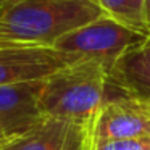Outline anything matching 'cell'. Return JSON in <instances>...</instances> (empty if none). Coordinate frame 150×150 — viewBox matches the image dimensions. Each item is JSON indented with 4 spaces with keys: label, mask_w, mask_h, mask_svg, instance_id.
<instances>
[{
    "label": "cell",
    "mask_w": 150,
    "mask_h": 150,
    "mask_svg": "<svg viewBox=\"0 0 150 150\" xmlns=\"http://www.w3.org/2000/svg\"><path fill=\"white\" fill-rule=\"evenodd\" d=\"M102 15L97 0H13L0 13V42L53 47Z\"/></svg>",
    "instance_id": "1"
},
{
    "label": "cell",
    "mask_w": 150,
    "mask_h": 150,
    "mask_svg": "<svg viewBox=\"0 0 150 150\" xmlns=\"http://www.w3.org/2000/svg\"><path fill=\"white\" fill-rule=\"evenodd\" d=\"M110 66L100 60L79 58L63 65L40 84L39 108L44 116L84 121L107 102Z\"/></svg>",
    "instance_id": "2"
},
{
    "label": "cell",
    "mask_w": 150,
    "mask_h": 150,
    "mask_svg": "<svg viewBox=\"0 0 150 150\" xmlns=\"http://www.w3.org/2000/svg\"><path fill=\"white\" fill-rule=\"evenodd\" d=\"M147 37L149 36L118 23L107 15H102L92 23L58 39L53 49L74 60H100L111 68L121 55L144 42Z\"/></svg>",
    "instance_id": "3"
},
{
    "label": "cell",
    "mask_w": 150,
    "mask_h": 150,
    "mask_svg": "<svg viewBox=\"0 0 150 150\" xmlns=\"http://www.w3.org/2000/svg\"><path fill=\"white\" fill-rule=\"evenodd\" d=\"M74 58L53 47L7 45L0 47V86L42 81Z\"/></svg>",
    "instance_id": "4"
},
{
    "label": "cell",
    "mask_w": 150,
    "mask_h": 150,
    "mask_svg": "<svg viewBox=\"0 0 150 150\" xmlns=\"http://www.w3.org/2000/svg\"><path fill=\"white\" fill-rule=\"evenodd\" d=\"M150 136V102L120 95L107 98L97 113V140Z\"/></svg>",
    "instance_id": "5"
},
{
    "label": "cell",
    "mask_w": 150,
    "mask_h": 150,
    "mask_svg": "<svg viewBox=\"0 0 150 150\" xmlns=\"http://www.w3.org/2000/svg\"><path fill=\"white\" fill-rule=\"evenodd\" d=\"M42 81L0 86V136L21 134L44 118L39 108Z\"/></svg>",
    "instance_id": "6"
},
{
    "label": "cell",
    "mask_w": 150,
    "mask_h": 150,
    "mask_svg": "<svg viewBox=\"0 0 150 150\" xmlns=\"http://www.w3.org/2000/svg\"><path fill=\"white\" fill-rule=\"evenodd\" d=\"M108 86L121 95L150 102V36L111 65Z\"/></svg>",
    "instance_id": "7"
},
{
    "label": "cell",
    "mask_w": 150,
    "mask_h": 150,
    "mask_svg": "<svg viewBox=\"0 0 150 150\" xmlns=\"http://www.w3.org/2000/svg\"><path fill=\"white\" fill-rule=\"evenodd\" d=\"M82 121L44 116L33 127L13 136L15 150H73Z\"/></svg>",
    "instance_id": "8"
},
{
    "label": "cell",
    "mask_w": 150,
    "mask_h": 150,
    "mask_svg": "<svg viewBox=\"0 0 150 150\" xmlns=\"http://www.w3.org/2000/svg\"><path fill=\"white\" fill-rule=\"evenodd\" d=\"M97 4L102 8L103 15L145 36H150L144 2L140 0H97Z\"/></svg>",
    "instance_id": "9"
},
{
    "label": "cell",
    "mask_w": 150,
    "mask_h": 150,
    "mask_svg": "<svg viewBox=\"0 0 150 150\" xmlns=\"http://www.w3.org/2000/svg\"><path fill=\"white\" fill-rule=\"evenodd\" d=\"M97 113L81 123L79 139L73 150H97Z\"/></svg>",
    "instance_id": "10"
},
{
    "label": "cell",
    "mask_w": 150,
    "mask_h": 150,
    "mask_svg": "<svg viewBox=\"0 0 150 150\" xmlns=\"http://www.w3.org/2000/svg\"><path fill=\"white\" fill-rule=\"evenodd\" d=\"M97 150H150V136L97 142Z\"/></svg>",
    "instance_id": "11"
},
{
    "label": "cell",
    "mask_w": 150,
    "mask_h": 150,
    "mask_svg": "<svg viewBox=\"0 0 150 150\" xmlns=\"http://www.w3.org/2000/svg\"><path fill=\"white\" fill-rule=\"evenodd\" d=\"M0 150H15L13 136H0Z\"/></svg>",
    "instance_id": "12"
},
{
    "label": "cell",
    "mask_w": 150,
    "mask_h": 150,
    "mask_svg": "<svg viewBox=\"0 0 150 150\" xmlns=\"http://www.w3.org/2000/svg\"><path fill=\"white\" fill-rule=\"evenodd\" d=\"M145 13H147V21H149V29H150V0H145Z\"/></svg>",
    "instance_id": "13"
},
{
    "label": "cell",
    "mask_w": 150,
    "mask_h": 150,
    "mask_svg": "<svg viewBox=\"0 0 150 150\" xmlns=\"http://www.w3.org/2000/svg\"><path fill=\"white\" fill-rule=\"evenodd\" d=\"M11 2H13V0H0V13H2V11L5 10V7H8Z\"/></svg>",
    "instance_id": "14"
},
{
    "label": "cell",
    "mask_w": 150,
    "mask_h": 150,
    "mask_svg": "<svg viewBox=\"0 0 150 150\" xmlns=\"http://www.w3.org/2000/svg\"><path fill=\"white\" fill-rule=\"evenodd\" d=\"M7 45H15V44H5V42H0V47H7Z\"/></svg>",
    "instance_id": "15"
}]
</instances>
